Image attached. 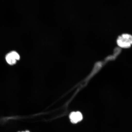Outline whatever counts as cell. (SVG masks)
I'll list each match as a JSON object with an SVG mask.
<instances>
[{"label": "cell", "mask_w": 132, "mask_h": 132, "mask_svg": "<svg viewBox=\"0 0 132 132\" xmlns=\"http://www.w3.org/2000/svg\"><path fill=\"white\" fill-rule=\"evenodd\" d=\"M117 42L120 47L123 48L129 47L132 44V36L127 34H122L119 36Z\"/></svg>", "instance_id": "obj_1"}, {"label": "cell", "mask_w": 132, "mask_h": 132, "mask_svg": "<svg viewBox=\"0 0 132 132\" xmlns=\"http://www.w3.org/2000/svg\"><path fill=\"white\" fill-rule=\"evenodd\" d=\"M20 56L15 51H12L8 53L6 55V59L7 63L12 65L15 64L16 61L19 60Z\"/></svg>", "instance_id": "obj_2"}, {"label": "cell", "mask_w": 132, "mask_h": 132, "mask_svg": "<svg viewBox=\"0 0 132 132\" xmlns=\"http://www.w3.org/2000/svg\"><path fill=\"white\" fill-rule=\"evenodd\" d=\"M70 118L72 123H76L81 121L82 119V116L80 112H73L70 114Z\"/></svg>", "instance_id": "obj_3"}, {"label": "cell", "mask_w": 132, "mask_h": 132, "mask_svg": "<svg viewBox=\"0 0 132 132\" xmlns=\"http://www.w3.org/2000/svg\"><path fill=\"white\" fill-rule=\"evenodd\" d=\"M30 132L29 131H22V132Z\"/></svg>", "instance_id": "obj_4"}]
</instances>
